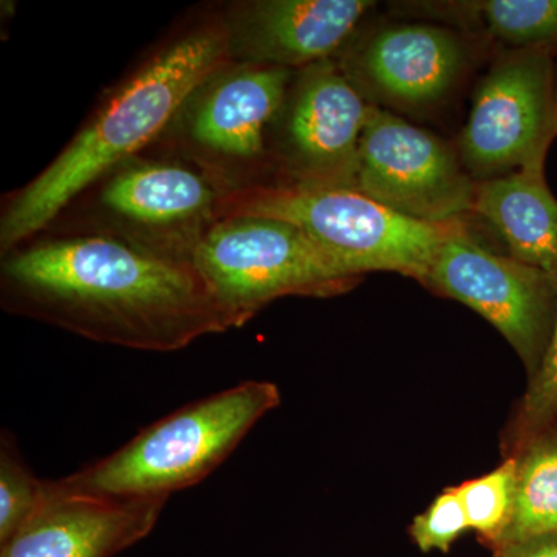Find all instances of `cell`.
Returning <instances> with one entry per match:
<instances>
[{
    "label": "cell",
    "mask_w": 557,
    "mask_h": 557,
    "mask_svg": "<svg viewBox=\"0 0 557 557\" xmlns=\"http://www.w3.org/2000/svg\"><path fill=\"white\" fill-rule=\"evenodd\" d=\"M7 309L84 338L174 351L230 330L189 260L108 237L54 240L7 260Z\"/></svg>",
    "instance_id": "cell-1"
},
{
    "label": "cell",
    "mask_w": 557,
    "mask_h": 557,
    "mask_svg": "<svg viewBox=\"0 0 557 557\" xmlns=\"http://www.w3.org/2000/svg\"><path fill=\"white\" fill-rule=\"evenodd\" d=\"M228 50L225 33L197 32L139 70L60 157L14 197L0 223L3 249L49 225L81 190L156 138Z\"/></svg>",
    "instance_id": "cell-2"
},
{
    "label": "cell",
    "mask_w": 557,
    "mask_h": 557,
    "mask_svg": "<svg viewBox=\"0 0 557 557\" xmlns=\"http://www.w3.org/2000/svg\"><path fill=\"white\" fill-rule=\"evenodd\" d=\"M278 405L276 384L244 381L183 406L58 482L70 493L89 496L170 498L207 479Z\"/></svg>",
    "instance_id": "cell-3"
},
{
    "label": "cell",
    "mask_w": 557,
    "mask_h": 557,
    "mask_svg": "<svg viewBox=\"0 0 557 557\" xmlns=\"http://www.w3.org/2000/svg\"><path fill=\"white\" fill-rule=\"evenodd\" d=\"M189 263L231 329L284 296H329L357 281L292 223L258 215L219 223L190 248Z\"/></svg>",
    "instance_id": "cell-4"
},
{
    "label": "cell",
    "mask_w": 557,
    "mask_h": 557,
    "mask_svg": "<svg viewBox=\"0 0 557 557\" xmlns=\"http://www.w3.org/2000/svg\"><path fill=\"white\" fill-rule=\"evenodd\" d=\"M242 214L292 223L350 276L394 271L421 284L440 245L460 223L431 225L357 189L304 185L258 193Z\"/></svg>",
    "instance_id": "cell-5"
},
{
    "label": "cell",
    "mask_w": 557,
    "mask_h": 557,
    "mask_svg": "<svg viewBox=\"0 0 557 557\" xmlns=\"http://www.w3.org/2000/svg\"><path fill=\"white\" fill-rule=\"evenodd\" d=\"M557 138L553 47L509 49L480 79L458 139V156L475 182L545 170Z\"/></svg>",
    "instance_id": "cell-6"
},
{
    "label": "cell",
    "mask_w": 557,
    "mask_h": 557,
    "mask_svg": "<svg viewBox=\"0 0 557 557\" xmlns=\"http://www.w3.org/2000/svg\"><path fill=\"white\" fill-rule=\"evenodd\" d=\"M424 285L478 311L534 379L556 324L557 284L547 273L486 248L460 222L440 245Z\"/></svg>",
    "instance_id": "cell-7"
},
{
    "label": "cell",
    "mask_w": 557,
    "mask_h": 557,
    "mask_svg": "<svg viewBox=\"0 0 557 557\" xmlns=\"http://www.w3.org/2000/svg\"><path fill=\"white\" fill-rule=\"evenodd\" d=\"M475 188L449 143L372 106L359 143L355 189L406 218L450 225L474 212Z\"/></svg>",
    "instance_id": "cell-8"
},
{
    "label": "cell",
    "mask_w": 557,
    "mask_h": 557,
    "mask_svg": "<svg viewBox=\"0 0 557 557\" xmlns=\"http://www.w3.org/2000/svg\"><path fill=\"white\" fill-rule=\"evenodd\" d=\"M469 61L471 47L453 28L392 24L369 33L343 70L370 104L420 112L449 98Z\"/></svg>",
    "instance_id": "cell-9"
},
{
    "label": "cell",
    "mask_w": 557,
    "mask_h": 557,
    "mask_svg": "<svg viewBox=\"0 0 557 557\" xmlns=\"http://www.w3.org/2000/svg\"><path fill=\"white\" fill-rule=\"evenodd\" d=\"M292 94L284 102V150L296 185L355 189L372 104L330 60L304 69Z\"/></svg>",
    "instance_id": "cell-10"
},
{
    "label": "cell",
    "mask_w": 557,
    "mask_h": 557,
    "mask_svg": "<svg viewBox=\"0 0 557 557\" xmlns=\"http://www.w3.org/2000/svg\"><path fill=\"white\" fill-rule=\"evenodd\" d=\"M166 502L70 493L47 480L38 511L0 544V557H112L148 536Z\"/></svg>",
    "instance_id": "cell-11"
},
{
    "label": "cell",
    "mask_w": 557,
    "mask_h": 557,
    "mask_svg": "<svg viewBox=\"0 0 557 557\" xmlns=\"http://www.w3.org/2000/svg\"><path fill=\"white\" fill-rule=\"evenodd\" d=\"M373 5L369 0L255 2L234 21L230 47L256 65L306 69L329 60Z\"/></svg>",
    "instance_id": "cell-12"
},
{
    "label": "cell",
    "mask_w": 557,
    "mask_h": 557,
    "mask_svg": "<svg viewBox=\"0 0 557 557\" xmlns=\"http://www.w3.org/2000/svg\"><path fill=\"white\" fill-rule=\"evenodd\" d=\"M292 72L256 65L226 76L194 110L190 134L201 146L237 159L263 150L267 124L284 108Z\"/></svg>",
    "instance_id": "cell-13"
},
{
    "label": "cell",
    "mask_w": 557,
    "mask_h": 557,
    "mask_svg": "<svg viewBox=\"0 0 557 557\" xmlns=\"http://www.w3.org/2000/svg\"><path fill=\"white\" fill-rule=\"evenodd\" d=\"M472 214L493 226L511 258L544 271L557 284V199L545 170L478 182Z\"/></svg>",
    "instance_id": "cell-14"
},
{
    "label": "cell",
    "mask_w": 557,
    "mask_h": 557,
    "mask_svg": "<svg viewBox=\"0 0 557 557\" xmlns=\"http://www.w3.org/2000/svg\"><path fill=\"white\" fill-rule=\"evenodd\" d=\"M102 205L148 228H193L208 219L212 189L193 171L145 164L120 172L102 193Z\"/></svg>",
    "instance_id": "cell-15"
},
{
    "label": "cell",
    "mask_w": 557,
    "mask_h": 557,
    "mask_svg": "<svg viewBox=\"0 0 557 557\" xmlns=\"http://www.w3.org/2000/svg\"><path fill=\"white\" fill-rule=\"evenodd\" d=\"M525 442L511 519L497 544L557 531V420Z\"/></svg>",
    "instance_id": "cell-16"
},
{
    "label": "cell",
    "mask_w": 557,
    "mask_h": 557,
    "mask_svg": "<svg viewBox=\"0 0 557 557\" xmlns=\"http://www.w3.org/2000/svg\"><path fill=\"white\" fill-rule=\"evenodd\" d=\"M509 49L557 46V0H485L446 7Z\"/></svg>",
    "instance_id": "cell-17"
},
{
    "label": "cell",
    "mask_w": 557,
    "mask_h": 557,
    "mask_svg": "<svg viewBox=\"0 0 557 557\" xmlns=\"http://www.w3.org/2000/svg\"><path fill=\"white\" fill-rule=\"evenodd\" d=\"M47 480L25 463L17 440L3 429L0 435V544L13 537L38 511Z\"/></svg>",
    "instance_id": "cell-18"
},
{
    "label": "cell",
    "mask_w": 557,
    "mask_h": 557,
    "mask_svg": "<svg viewBox=\"0 0 557 557\" xmlns=\"http://www.w3.org/2000/svg\"><path fill=\"white\" fill-rule=\"evenodd\" d=\"M518 461L509 458L490 474L456 487L471 530L494 542L500 541L511 519Z\"/></svg>",
    "instance_id": "cell-19"
},
{
    "label": "cell",
    "mask_w": 557,
    "mask_h": 557,
    "mask_svg": "<svg viewBox=\"0 0 557 557\" xmlns=\"http://www.w3.org/2000/svg\"><path fill=\"white\" fill-rule=\"evenodd\" d=\"M471 530L456 487L440 494L426 511L418 515L410 527L413 542L421 552L448 553L465 531Z\"/></svg>",
    "instance_id": "cell-20"
},
{
    "label": "cell",
    "mask_w": 557,
    "mask_h": 557,
    "mask_svg": "<svg viewBox=\"0 0 557 557\" xmlns=\"http://www.w3.org/2000/svg\"><path fill=\"white\" fill-rule=\"evenodd\" d=\"M557 420V314L552 343L539 368L536 375L530 380L522 413L520 429L525 440L533 437L542 429Z\"/></svg>",
    "instance_id": "cell-21"
},
{
    "label": "cell",
    "mask_w": 557,
    "mask_h": 557,
    "mask_svg": "<svg viewBox=\"0 0 557 557\" xmlns=\"http://www.w3.org/2000/svg\"><path fill=\"white\" fill-rule=\"evenodd\" d=\"M497 553L498 557H557V531L504 542Z\"/></svg>",
    "instance_id": "cell-22"
}]
</instances>
